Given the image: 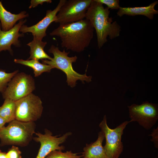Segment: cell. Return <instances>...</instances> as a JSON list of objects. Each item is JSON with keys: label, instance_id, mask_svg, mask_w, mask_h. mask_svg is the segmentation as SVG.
Here are the masks:
<instances>
[{"label": "cell", "instance_id": "obj_19", "mask_svg": "<svg viewBox=\"0 0 158 158\" xmlns=\"http://www.w3.org/2000/svg\"><path fill=\"white\" fill-rule=\"evenodd\" d=\"M18 70L8 73L5 70L0 69V93H2L5 90L8 84L13 77L18 73Z\"/></svg>", "mask_w": 158, "mask_h": 158}, {"label": "cell", "instance_id": "obj_16", "mask_svg": "<svg viewBox=\"0 0 158 158\" xmlns=\"http://www.w3.org/2000/svg\"><path fill=\"white\" fill-rule=\"evenodd\" d=\"M47 42L37 39L33 36V40L27 44L30 48V56L27 60L48 59L51 60L52 58L49 56L44 51V49Z\"/></svg>", "mask_w": 158, "mask_h": 158}, {"label": "cell", "instance_id": "obj_8", "mask_svg": "<svg viewBox=\"0 0 158 158\" xmlns=\"http://www.w3.org/2000/svg\"><path fill=\"white\" fill-rule=\"evenodd\" d=\"M34 80L30 75L18 73L8 83L2 95L3 98L16 101L27 96L35 90Z\"/></svg>", "mask_w": 158, "mask_h": 158}, {"label": "cell", "instance_id": "obj_21", "mask_svg": "<svg viewBox=\"0 0 158 158\" xmlns=\"http://www.w3.org/2000/svg\"><path fill=\"white\" fill-rule=\"evenodd\" d=\"M96 1L104 4L111 9H118L120 7L118 0H95Z\"/></svg>", "mask_w": 158, "mask_h": 158}, {"label": "cell", "instance_id": "obj_5", "mask_svg": "<svg viewBox=\"0 0 158 158\" xmlns=\"http://www.w3.org/2000/svg\"><path fill=\"white\" fill-rule=\"evenodd\" d=\"M129 123V121H125L116 128L111 129L107 125L106 116H104L99 126L106 139L104 148L107 158L119 157L123 150L122 136L124 129Z\"/></svg>", "mask_w": 158, "mask_h": 158}, {"label": "cell", "instance_id": "obj_23", "mask_svg": "<svg viewBox=\"0 0 158 158\" xmlns=\"http://www.w3.org/2000/svg\"><path fill=\"white\" fill-rule=\"evenodd\" d=\"M151 137V141L153 143L155 147L158 148V126L153 129L151 133L149 135Z\"/></svg>", "mask_w": 158, "mask_h": 158}, {"label": "cell", "instance_id": "obj_18", "mask_svg": "<svg viewBox=\"0 0 158 158\" xmlns=\"http://www.w3.org/2000/svg\"><path fill=\"white\" fill-rule=\"evenodd\" d=\"M3 104L0 107V116L6 123L15 119V101L8 98L4 99Z\"/></svg>", "mask_w": 158, "mask_h": 158}, {"label": "cell", "instance_id": "obj_26", "mask_svg": "<svg viewBox=\"0 0 158 158\" xmlns=\"http://www.w3.org/2000/svg\"><path fill=\"white\" fill-rule=\"evenodd\" d=\"M0 158H8L7 156L6 153L2 152L0 150Z\"/></svg>", "mask_w": 158, "mask_h": 158}, {"label": "cell", "instance_id": "obj_24", "mask_svg": "<svg viewBox=\"0 0 158 158\" xmlns=\"http://www.w3.org/2000/svg\"><path fill=\"white\" fill-rule=\"evenodd\" d=\"M51 2V0H32L30 1V4L29 8L30 9L35 8L39 4L42 5L45 2L50 3Z\"/></svg>", "mask_w": 158, "mask_h": 158}, {"label": "cell", "instance_id": "obj_15", "mask_svg": "<svg viewBox=\"0 0 158 158\" xmlns=\"http://www.w3.org/2000/svg\"><path fill=\"white\" fill-rule=\"evenodd\" d=\"M28 16V14L25 11L18 14L12 13L5 9L0 1V20L2 30L6 31L10 30L17 21Z\"/></svg>", "mask_w": 158, "mask_h": 158}, {"label": "cell", "instance_id": "obj_25", "mask_svg": "<svg viewBox=\"0 0 158 158\" xmlns=\"http://www.w3.org/2000/svg\"><path fill=\"white\" fill-rule=\"evenodd\" d=\"M6 123L5 121L0 116V130L5 126V125Z\"/></svg>", "mask_w": 158, "mask_h": 158}, {"label": "cell", "instance_id": "obj_22", "mask_svg": "<svg viewBox=\"0 0 158 158\" xmlns=\"http://www.w3.org/2000/svg\"><path fill=\"white\" fill-rule=\"evenodd\" d=\"M6 154L8 158H22L21 152L16 146L12 145L6 152Z\"/></svg>", "mask_w": 158, "mask_h": 158}, {"label": "cell", "instance_id": "obj_4", "mask_svg": "<svg viewBox=\"0 0 158 158\" xmlns=\"http://www.w3.org/2000/svg\"><path fill=\"white\" fill-rule=\"evenodd\" d=\"M49 52L54 55L51 60H42V63L47 64L63 72L66 75L67 82L68 85L73 87L75 85L76 82L80 80L83 83L85 81L87 82L91 81L92 77L87 76L86 74H80L75 71L72 67V63L75 62L77 57L75 56L72 57L68 56L69 52H66L64 49L61 51L57 47L52 45L49 50Z\"/></svg>", "mask_w": 158, "mask_h": 158}, {"label": "cell", "instance_id": "obj_9", "mask_svg": "<svg viewBox=\"0 0 158 158\" xmlns=\"http://www.w3.org/2000/svg\"><path fill=\"white\" fill-rule=\"evenodd\" d=\"M92 0H66L56 15L54 22L63 25L84 19Z\"/></svg>", "mask_w": 158, "mask_h": 158}, {"label": "cell", "instance_id": "obj_11", "mask_svg": "<svg viewBox=\"0 0 158 158\" xmlns=\"http://www.w3.org/2000/svg\"><path fill=\"white\" fill-rule=\"evenodd\" d=\"M66 0H60L54 9L47 10L45 16L36 24L30 27L24 24L20 27L19 31L23 34L31 33L36 39L42 40L46 36V31L47 28L51 23L56 20L57 14Z\"/></svg>", "mask_w": 158, "mask_h": 158}, {"label": "cell", "instance_id": "obj_17", "mask_svg": "<svg viewBox=\"0 0 158 158\" xmlns=\"http://www.w3.org/2000/svg\"><path fill=\"white\" fill-rule=\"evenodd\" d=\"M14 62L31 68L33 70L35 76L37 77L44 72H49L53 68L51 66L40 63L39 61L35 59L24 60L21 59H15Z\"/></svg>", "mask_w": 158, "mask_h": 158}, {"label": "cell", "instance_id": "obj_13", "mask_svg": "<svg viewBox=\"0 0 158 158\" xmlns=\"http://www.w3.org/2000/svg\"><path fill=\"white\" fill-rule=\"evenodd\" d=\"M158 3L156 1L146 6L138 7H120L117 14L118 16L121 17L124 15L134 16L141 15L153 19L154 15L158 13V11L155 9V6Z\"/></svg>", "mask_w": 158, "mask_h": 158}, {"label": "cell", "instance_id": "obj_1", "mask_svg": "<svg viewBox=\"0 0 158 158\" xmlns=\"http://www.w3.org/2000/svg\"><path fill=\"white\" fill-rule=\"evenodd\" d=\"M94 29L88 20L84 19L71 23L60 25L50 33L60 37L62 47L80 52L90 45Z\"/></svg>", "mask_w": 158, "mask_h": 158}, {"label": "cell", "instance_id": "obj_2", "mask_svg": "<svg viewBox=\"0 0 158 158\" xmlns=\"http://www.w3.org/2000/svg\"><path fill=\"white\" fill-rule=\"evenodd\" d=\"M110 13L108 7L105 8L102 4L92 0L86 13L85 19L89 20L96 30L99 48L107 42L108 36L113 39L120 35L121 27L109 17Z\"/></svg>", "mask_w": 158, "mask_h": 158}, {"label": "cell", "instance_id": "obj_20", "mask_svg": "<svg viewBox=\"0 0 158 158\" xmlns=\"http://www.w3.org/2000/svg\"><path fill=\"white\" fill-rule=\"evenodd\" d=\"M61 150H55L49 154L45 158H81L82 155H78L77 153L71 151L63 152Z\"/></svg>", "mask_w": 158, "mask_h": 158}, {"label": "cell", "instance_id": "obj_6", "mask_svg": "<svg viewBox=\"0 0 158 158\" xmlns=\"http://www.w3.org/2000/svg\"><path fill=\"white\" fill-rule=\"evenodd\" d=\"M15 119L25 122H34L41 117L42 102L38 96L31 93L15 101Z\"/></svg>", "mask_w": 158, "mask_h": 158}, {"label": "cell", "instance_id": "obj_27", "mask_svg": "<svg viewBox=\"0 0 158 158\" xmlns=\"http://www.w3.org/2000/svg\"><path fill=\"white\" fill-rule=\"evenodd\" d=\"M155 158H158V157H156Z\"/></svg>", "mask_w": 158, "mask_h": 158}, {"label": "cell", "instance_id": "obj_14", "mask_svg": "<svg viewBox=\"0 0 158 158\" xmlns=\"http://www.w3.org/2000/svg\"><path fill=\"white\" fill-rule=\"evenodd\" d=\"M105 139L101 131L98 133L97 140L90 144H87L83 149L81 158H107L102 142Z\"/></svg>", "mask_w": 158, "mask_h": 158}, {"label": "cell", "instance_id": "obj_7", "mask_svg": "<svg viewBox=\"0 0 158 158\" xmlns=\"http://www.w3.org/2000/svg\"><path fill=\"white\" fill-rule=\"evenodd\" d=\"M128 108L130 123L136 122L146 130L151 129L158 120L157 104L146 101L141 104H133Z\"/></svg>", "mask_w": 158, "mask_h": 158}, {"label": "cell", "instance_id": "obj_12", "mask_svg": "<svg viewBox=\"0 0 158 158\" xmlns=\"http://www.w3.org/2000/svg\"><path fill=\"white\" fill-rule=\"evenodd\" d=\"M26 21V19L21 20L12 29L6 31L1 29L0 22V52L2 51L7 50L12 55L13 51L11 49V45H13L16 47L20 46L18 38L23 37L24 35L23 33H20L19 31L21 26Z\"/></svg>", "mask_w": 158, "mask_h": 158}, {"label": "cell", "instance_id": "obj_10", "mask_svg": "<svg viewBox=\"0 0 158 158\" xmlns=\"http://www.w3.org/2000/svg\"><path fill=\"white\" fill-rule=\"evenodd\" d=\"M35 133L37 136L33 138V139L40 144L36 158H45L54 150H64L65 147L60 145L64 143L72 134L71 132H69L60 137H59V135L53 136L52 133L47 129H45L44 134L39 132Z\"/></svg>", "mask_w": 158, "mask_h": 158}, {"label": "cell", "instance_id": "obj_3", "mask_svg": "<svg viewBox=\"0 0 158 158\" xmlns=\"http://www.w3.org/2000/svg\"><path fill=\"white\" fill-rule=\"evenodd\" d=\"M35 128L34 122H25L15 119L0 130V145L27 146L33 138Z\"/></svg>", "mask_w": 158, "mask_h": 158}]
</instances>
